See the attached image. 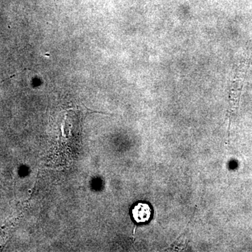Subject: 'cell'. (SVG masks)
<instances>
[{"instance_id":"1","label":"cell","mask_w":252,"mask_h":252,"mask_svg":"<svg viewBox=\"0 0 252 252\" xmlns=\"http://www.w3.org/2000/svg\"><path fill=\"white\" fill-rule=\"evenodd\" d=\"M131 213L136 223H147L152 217V207L149 206V204L140 202L132 207Z\"/></svg>"}]
</instances>
